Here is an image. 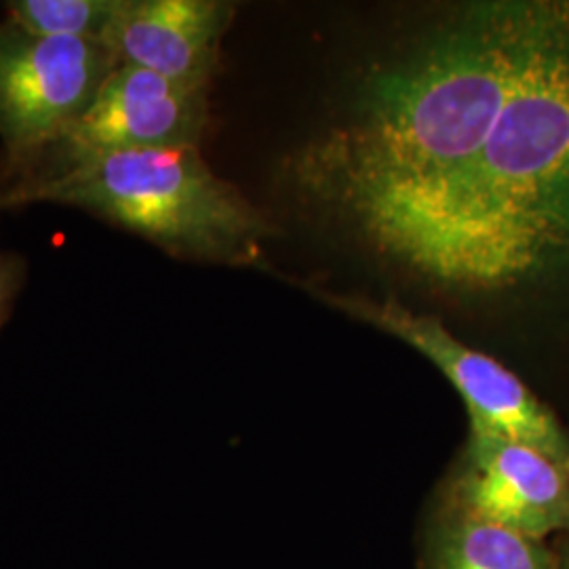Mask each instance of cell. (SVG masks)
Listing matches in <instances>:
<instances>
[{"label": "cell", "mask_w": 569, "mask_h": 569, "mask_svg": "<svg viewBox=\"0 0 569 569\" xmlns=\"http://www.w3.org/2000/svg\"><path fill=\"white\" fill-rule=\"evenodd\" d=\"M81 207L142 234L164 251L218 262L260 264L272 226L243 194L218 178L199 146L93 154L0 199Z\"/></svg>", "instance_id": "3"}, {"label": "cell", "mask_w": 569, "mask_h": 569, "mask_svg": "<svg viewBox=\"0 0 569 569\" xmlns=\"http://www.w3.org/2000/svg\"><path fill=\"white\" fill-rule=\"evenodd\" d=\"M204 124L207 87L117 63L58 146L68 163L106 152L199 146Z\"/></svg>", "instance_id": "6"}, {"label": "cell", "mask_w": 569, "mask_h": 569, "mask_svg": "<svg viewBox=\"0 0 569 569\" xmlns=\"http://www.w3.org/2000/svg\"><path fill=\"white\" fill-rule=\"evenodd\" d=\"M117 68L93 41L34 37L0 26V136L11 154H30L81 119Z\"/></svg>", "instance_id": "5"}, {"label": "cell", "mask_w": 569, "mask_h": 569, "mask_svg": "<svg viewBox=\"0 0 569 569\" xmlns=\"http://www.w3.org/2000/svg\"><path fill=\"white\" fill-rule=\"evenodd\" d=\"M9 296H11V272H9L4 262H0V321H2V315L7 310Z\"/></svg>", "instance_id": "11"}, {"label": "cell", "mask_w": 569, "mask_h": 569, "mask_svg": "<svg viewBox=\"0 0 569 569\" xmlns=\"http://www.w3.org/2000/svg\"><path fill=\"white\" fill-rule=\"evenodd\" d=\"M371 247L472 293L569 289V0L547 20L477 157Z\"/></svg>", "instance_id": "2"}, {"label": "cell", "mask_w": 569, "mask_h": 569, "mask_svg": "<svg viewBox=\"0 0 569 569\" xmlns=\"http://www.w3.org/2000/svg\"><path fill=\"white\" fill-rule=\"evenodd\" d=\"M458 515L542 540L569 531V470L547 453L470 427L453 481Z\"/></svg>", "instance_id": "7"}, {"label": "cell", "mask_w": 569, "mask_h": 569, "mask_svg": "<svg viewBox=\"0 0 569 569\" xmlns=\"http://www.w3.org/2000/svg\"><path fill=\"white\" fill-rule=\"evenodd\" d=\"M549 0L462 7L380 68L296 178L371 244L435 201L483 148L540 39Z\"/></svg>", "instance_id": "1"}, {"label": "cell", "mask_w": 569, "mask_h": 569, "mask_svg": "<svg viewBox=\"0 0 569 569\" xmlns=\"http://www.w3.org/2000/svg\"><path fill=\"white\" fill-rule=\"evenodd\" d=\"M7 7L11 26L28 34L102 44L121 0H16Z\"/></svg>", "instance_id": "10"}, {"label": "cell", "mask_w": 569, "mask_h": 569, "mask_svg": "<svg viewBox=\"0 0 569 569\" xmlns=\"http://www.w3.org/2000/svg\"><path fill=\"white\" fill-rule=\"evenodd\" d=\"M321 296L346 315L385 329L432 361L462 397L470 427L538 449L569 470L568 430L521 378L500 361L453 338L439 319L418 315L392 298Z\"/></svg>", "instance_id": "4"}, {"label": "cell", "mask_w": 569, "mask_h": 569, "mask_svg": "<svg viewBox=\"0 0 569 569\" xmlns=\"http://www.w3.org/2000/svg\"><path fill=\"white\" fill-rule=\"evenodd\" d=\"M563 569H569V557H568V561H566V563H563Z\"/></svg>", "instance_id": "12"}, {"label": "cell", "mask_w": 569, "mask_h": 569, "mask_svg": "<svg viewBox=\"0 0 569 569\" xmlns=\"http://www.w3.org/2000/svg\"><path fill=\"white\" fill-rule=\"evenodd\" d=\"M435 569H552V566L538 540L460 515L439 540Z\"/></svg>", "instance_id": "9"}, {"label": "cell", "mask_w": 569, "mask_h": 569, "mask_svg": "<svg viewBox=\"0 0 569 569\" xmlns=\"http://www.w3.org/2000/svg\"><path fill=\"white\" fill-rule=\"evenodd\" d=\"M232 13L220 0H121L102 44L117 63L209 87Z\"/></svg>", "instance_id": "8"}]
</instances>
